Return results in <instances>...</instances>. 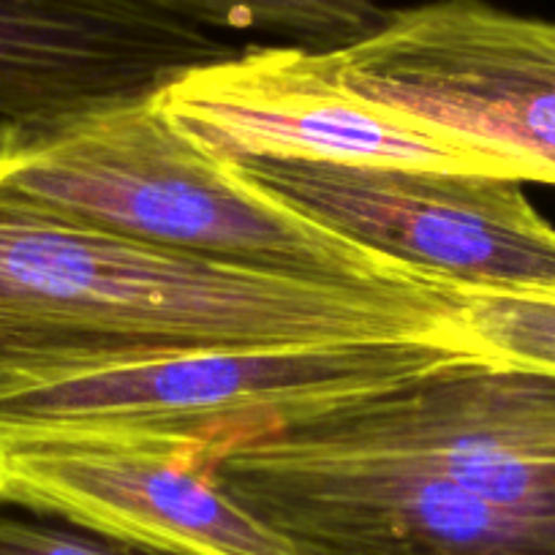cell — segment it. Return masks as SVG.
Returning a JSON list of instances; mask_svg holds the SVG:
<instances>
[{"label": "cell", "instance_id": "277c9868", "mask_svg": "<svg viewBox=\"0 0 555 555\" xmlns=\"http://www.w3.org/2000/svg\"><path fill=\"white\" fill-rule=\"evenodd\" d=\"M175 131L221 162L439 169L526 183L520 167L482 142L357 93L333 50L250 44L191 68L153 95Z\"/></svg>", "mask_w": 555, "mask_h": 555}, {"label": "cell", "instance_id": "6da1fadb", "mask_svg": "<svg viewBox=\"0 0 555 555\" xmlns=\"http://www.w3.org/2000/svg\"><path fill=\"white\" fill-rule=\"evenodd\" d=\"M466 295L439 278L357 284L205 259L0 196V378L199 349L463 338Z\"/></svg>", "mask_w": 555, "mask_h": 555}, {"label": "cell", "instance_id": "5b68a950", "mask_svg": "<svg viewBox=\"0 0 555 555\" xmlns=\"http://www.w3.org/2000/svg\"><path fill=\"white\" fill-rule=\"evenodd\" d=\"M227 164L270 199L400 267L466 292L555 295V227L517 180L270 158Z\"/></svg>", "mask_w": 555, "mask_h": 555}, {"label": "cell", "instance_id": "8992f818", "mask_svg": "<svg viewBox=\"0 0 555 555\" xmlns=\"http://www.w3.org/2000/svg\"><path fill=\"white\" fill-rule=\"evenodd\" d=\"M357 93L482 142L555 185V23L485 0H430L330 47Z\"/></svg>", "mask_w": 555, "mask_h": 555}, {"label": "cell", "instance_id": "30bf717a", "mask_svg": "<svg viewBox=\"0 0 555 555\" xmlns=\"http://www.w3.org/2000/svg\"><path fill=\"white\" fill-rule=\"evenodd\" d=\"M461 333L485 360L555 373V295L468 292Z\"/></svg>", "mask_w": 555, "mask_h": 555}, {"label": "cell", "instance_id": "3957f363", "mask_svg": "<svg viewBox=\"0 0 555 555\" xmlns=\"http://www.w3.org/2000/svg\"><path fill=\"white\" fill-rule=\"evenodd\" d=\"M482 357L463 338L199 349L0 378V439L207 447L311 423Z\"/></svg>", "mask_w": 555, "mask_h": 555}, {"label": "cell", "instance_id": "9c48e42d", "mask_svg": "<svg viewBox=\"0 0 555 555\" xmlns=\"http://www.w3.org/2000/svg\"><path fill=\"white\" fill-rule=\"evenodd\" d=\"M158 12L212 34H256L281 44H349L384 20L382 0H145Z\"/></svg>", "mask_w": 555, "mask_h": 555}, {"label": "cell", "instance_id": "52a82bcc", "mask_svg": "<svg viewBox=\"0 0 555 555\" xmlns=\"http://www.w3.org/2000/svg\"><path fill=\"white\" fill-rule=\"evenodd\" d=\"M0 504L153 555H300L191 447L0 439Z\"/></svg>", "mask_w": 555, "mask_h": 555}, {"label": "cell", "instance_id": "7a4b0ae2", "mask_svg": "<svg viewBox=\"0 0 555 555\" xmlns=\"http://www.w3.org/2000/svg\"><path fill=\"white\" fill-rule=\"evenodd\" d=\"M0 196L79 227L319 281H423L270 199L175 131L151 99L0 128Z\"/></svg>", "mask_w": 555, "mask_h": 555}, {"label": "cell", "instance_id": "ba28073f", "mask_svg": "<svg viewBox=\"0 0 555 555\" xmlns=\"http://www.w3.org/2000/svg\"><path fill=\"white\" fill-rule=\"evenodd\" d=\"M240 47L145 0H0V128L151 99Z\"/></svg>", "mask_w": 555, "mask_h": 555}, {"label": "cell", "instance_id": "8fae6325", "mask_svg": "<svg viewBox=\"0 0 555 555\" xmlns=\"http://www.w3.org/2000/svg\"><path fill=\"white\" fill-rule=\"evenodd\" d=\"M0 555H153L93 531L0 504Z\"/></svg>", "mask_w": 555, "mask_h": 555}]
</instances>
